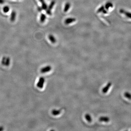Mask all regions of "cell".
<instances>
[{
    "instance_id": "obj_1",
    "label": "cell",
    "mask_w": 131,
    "mask_h": 131,
    "mask_svg": "<svg viewBox=\"0 0 131 131\" xmlns=\"http://www.w3.org/2000/svg\"><path fill=\"white\" fill-rule=\"evenodd\" d=\"M45 82V78L43 77H41L40 78L38 82L37 83V86L40 89H42L43 88Z\"/></svg>"
},
{
    "instance_id": "obj_2",
    "label": "cell",
    "mask_w": 131,
    "mask_h": 131,
    "mask_svg": "<svg viewBox=\"0 0 131 131\" xmlns=\"http://www.w3.org/2000/svg\"><path fill=\"white\" fill-rule=\"evenodd\" d=\"M51 69H52V68L50 66H47L41 69V72L42 73H47V72L50 71Z\"/></svg>"
},
{
    "instance_id": "obj_3",
    "label": "cell",
    "mask_w": 131,
    "mask_h": 131,
    "mask_svg": "<svg viewBox=\"0 0 131 131\" xmlns=\"http://www.w3.org/2000/svg\"><path fill=\"white\" fill-rule=\"evenodd\" d=\"M111 84H112V83L111 82H109L106 85V86L102 89V92L103 93H106L109 90V89H110V87L111 86Z\"/></svg>"
},
{
    "instance_id": "obj_4",
    "label": "cell",
    "mask_w": 131,
    "mask_h": 131,
    "mask_svg": "<svg viewBox=\"0 0 131 131\" xmlns=\"http://www.w3.org/2000/svg\"><path fill=\"white\" fill-rule=\"evenodd\" d=\"M99 121L101 122H107L109 121L110 119L108 117H102L99 118Z\"/></svg>"
},
{
    "instance_id": "obj_5",
    "label": "cell",
    "mask_w": 131,
    "mask_h": 131,
    "mask_svg": "<svg viewBox=\"0 0 131 131\" xmlns=\"http://www.w3.org/2000/svg\"><path fill=\"white\" fill-rule=\"evenodd\" d=\"M61 113V111L60 110L54 109L51 111V113L54 115H59Z\"/></svg>"
},
{
    "instance_id": "obj_6",
    "label": "cell",
    "mask_w": 131,
    "mask_h": 131,
    "mask_svg": "<svg viewBox=\"0 0 131 131\" xmlns=\"http://www.w3.org/2000/svg\"><path fill=\"white\" fill-rule=\"evenodd\" d=\"M75 20V19L73 18H70L67 19L66 20L65 22L66 24H69L70 23H71L73 22H74Z\"/></svg>"
},
{
    "instance_id": "obj_7",
    "label": "cell",
    "mask_w": 131,
    "mask_h": 131,
    "mask_svg": "<svg viewBox=\"0 0 131 131\" xmlns=\"http://www.w3.org/2000/svg\"><path fill=\"white\" fill-rule=\"evenodd\" d=\"M85 118L86 120L89 122H91L92 121V118L90 114H86L85 115Z\"/></svg>"
},
{
    "instance_id": "obj_8",
    "label": "cell",
    "mask_w": 131,
    "mask_h": 131,
    "mask_svg": "<svg viewBox=\"0 0 131 131\" xmlns=\"http://www.w3.org/2000/svg\"><path fill=\"white\" fill-rule=\"evenodd\" d=\"M124 96L128 99L131 100V94L128 92H125L124 94Z\"/></svg>"
},
{
    "instance_id": "obj_9",
    "label": "cell",
    "mask_w": 131,
    "mask_h": 131,
    "mask_svg": "<svg viewBox=\"0 0 131 131\" xmlns=\"http://www.w3.org/2000/svg\"><path fill=\"white\" fill-rule=\"evenodd\" d=\"M70 7V4L69 3H67L66 4L65 8H64V11L65 12H66L67 11H68Z\"/></svg>"
},
{
    "instance_id": "obj_10",
    "label": "cell",
    "mask_w": 131,
    "mask_h": 131,
    "mask_svg": "<svg viewBox=\"0 0 131 131\" xmlns=\"http://www.w3.org/2000/svg\"><path fill=\"white\" fill-rule=\"evenodd\" d=\"M49 39L53 43H54L56 42V39L52 35H50L49 36Z\"/></svg>"
},
{
    "instance_id": "obj_11",
    "label": "cell",
    "mask_w": 131,
    "mask_h": 131,
    "mask_svg": "<svg viewBox=\"0 0 131 131\" xmlns=\"http://www.w3.org/2000/svg\"><path fill=\"white\" fill-rule=\"evenodd\" d=\"M10 59L8 57L6 59V62H5V65L6 66H8L10 65Z\"/></svg>"
},
{
    "instance_id": "obj_12",
    "label": "cell",
    "mask_w": 131,
    "mask_h": 131,
    "mask_svg": "<svg viewBox=\"0 0 131 131\" xmlns=\"http://www.w3.org/2000/svg\"><path fill=\"white\" fill-rule=\"evenodd\" d=\"M46 16L44 14H42L41 16V21L42 22H43L46 19Z\"/></svg>"
},
{
    "instance_id": "obj_13",
    "label": "cell",
    "mask_w": 131,
    "mask_h": 131,
    "mask_svg": "<svg viewBox=\"0 0 131 131\" xmlns=\"http://www.w3.org/2000/svg\"><path fill=\"white\" fill-rule=\"evenodd\" d=\"M55 3V2L54 1H53V2H52L51 3L50 6H49V10H51L53 8V7H54V5Z\"/></svg>"
},
{
    "instance_id": "obj_14",
    "label": "cell",
    "mask_w": 131,
    "mask_h": 131,
    "mask_svg": "<svg viewBox=\"0 0 131 131\" xmlns=\"http://www.w3.org/2000/svg\"><path fill=\"white\" fill-rule=\"evenodd\" d=\"M42 4V8L44 10H46L47 8V5L46 4V3L45 2L43 3Z\"/></svg>"
},
{
    "instance_id": "obj_15",
    "label": "cell",
    "mask_w": 131,
    "mask_h": 131,
    "mask_svg": "<svg viewBox=\"0 0 131 131\" xmlns=\"http://www.w3.org/2000/svg\"><path fill=\"white\" fill-rule=\"evenodd\" d=\"M6 59V58L5 57H4L2 59V65H5Z\"/></svg>"
},
{
    "instance_id": "obj_16",
    "label": "cell",
    "mask_w": 131,
    "mask_h": 131,
    "mask_svg": "<svg viewBox=\"0 0 131 131\" xmlns=\"http://www.w3.org/2000/svg\"><path fill=\"white\" fill-rule=\"evenodd\" d=\"M9 10V8L7 7H4V11L5 12H7Z\"/></svg>"
},
{
    "instance_id": "obj_17",
    "label": "cell",
    "mask_w": 131,
    "mask_h": 131,
    "mask_svg": "<svg viewBox=\"0 0 131 131\" xmlns=\"http://www.w3.org/2000/svg\"><path fill=\"white\" fill-rule=\"evenodd\" d=\"M103 9H104V7H101V8L98 10V12H101L103 10Z\"/></svg>"
},
{
    "instance_id": "obj_18",
    "label": "cell",
    "mask_w": 131,
    "mask_h": 131,
    "mask_svg": "<svg viewBox=\"0 0 131 131\" xmlns=\"http://www.w3.org/2000/svg\"><path fill=\"white\" fill-rule=\"evenodd\" d=\"M12 16H11V18H12V20H13V19H14L15 18V13H14L13 12L12 14Z\"/></svg>"
},
{
    "instance_id": "obj_19",
    "label": "cell",
    "mask_w": 131,
    "mask_h": 131,
    "mask_svg": "<svg viewBox=\"0 0 131 131\" xmlns=\"http://www.w3.org/2000/svg\"><path fill=\"white\" fill-rule=\"evenodd\" d=\"M46 12L49 15H51V12L50 10H49V9H48V10H47Z\"/></svg>"
},
{
    "instance_id": "obj_20",
    "label": "cell",
    "mask_w": 131,
    "mask_h": 131,
    "mask_svg": "<svg viewBox=\"0 0 131 131\" xmlns=\"http://www.w3.org/2000/svg\"><path fill=\"white\" fill-rule=\"evenodd\" d=\"M4 130V128L2 126H0V131H3Z\"/></svg>"
},
{
    "instance_id": "obj_21",
    "label": "cell",
    "mask_w": 131,
    "mask_h": 131,
    "mask_svg": "<svg viewBox=\"0 0 131 131\" xmlns=\"http://www.w3.org/2000/svg\"><path fill=\"white\" fill-rule=\"evenodd\" d=\"M40 0V2H42V3L44 2V0Z\"/></svg>"
}]
</instances>
